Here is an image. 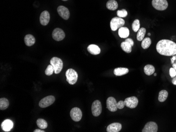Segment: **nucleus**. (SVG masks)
<instances>
[{
	"instance_id": "obj_1",
	"label": "nucleus",
	"mask_w": 176,
	"mask_h": 132,
	"mask_svg": "<svg viewBox=\"0 0 176 132\" xmlns=\"http://www.w3.org/2000/svg\"><path fill=\"white\" fill-rule=\"evenodd\" d=\"M156 49L157 52L162 55H176V43L172 40L165 39L161 40L157 43Z\"/></svg>"
},
{
	"instance_id": "obj_2",
	"label": "nucleus",
	"mask_w": 176,
	"mask_h": 132,
	"mask_svg": "<svg viewBox=\"0 0 176 132\" xmlns=\"http://www.w3.org/2000/svg\"><path fill=\"white\" fill-rule=\"evenodd\" d=\"M65 75L67 78V81L71 85L76 84L77 80L78 75L76 71L73 69H69L65 73Z\"/></svg>"
},
{
	"instance_id": "obj_3",
	"label": "nucleus",
	"mask_w": 176,
	"mask_h": 132,
	"mask_svg": "<svg viewBox=\"0 0 176 132\" xmlns=\"http://www.w3.org/2000/svg\"><path fill=\"white\" fill-rule=\"evenodd\" d=\"M50 64L53 66L55 70V74H59L63 69V62L58 57H54L50 60Z\"/></svg>"
},
{
	"instance_id": "obj_4",
	"label": "nucleus",
	"mask_w": 176,
	"mask_h": 132,
	"mask_svg": "<svg viewBox=\"0 0 176 132\" xmlns=\"http://www.w3.org/2000/svg\"><path fill=\"white\" fill-rule=\"evenodd\" d=\"M152 5L155 9L159 11L165 10L168 6L167 0H152Z\"/></svg>"
},
{
	"instance_id": "obj_5",
	"label": "nucleus",
	"mask_w": 176,
	"mask_h": 132,
	"mask_svg": "<svg viewBox=\"0 0 176 132\" xmlns=\"http://www.w3.org/2000/svg\"><path fill=\"white\" fill-rule=\"evenodd\" d=\"M125 24V20L121 18L115 17L111 19L110 22V27L111 30L115 31L119 28L122 27Z\"/></svg>"
},
{
	"instance_id": "obj_6",
	"label": "nucleus",
	"mask_w": 176,
	"mask_h": 132,
	"mask_svg": "<svg viewBox=\"0 0 176 132\" xmlns=\"http://www.w3.org/2000/svg\"><path fill=\"white\" fill-rule=\"evenodd\" d=\"M92 113L94 116H99L102 112V106L100 101L96 100L94 101L91 106Z\"/></svg>"
},
{
	"instance_id": "obj_7",
	"label": "nucleus",
	"mask_w": 176,
	"mask_h": 132,
	"mask_svg": "<svg viewBox=\"0 0 176 132\" xmlns=\"http://www.w3.org/2000/svg\"><path fill=\"white\" fill-rule=\"evenodd\" d=\"M55 97L53 96H48L42 99L39 102V106L41 108H47L55 102Z\"/></svg>"
},
{
	"instance_id": "obj_8",
	"label": "nucleus",
	"mask_w": 176,
	"mask_h": 132,
	"mask_svg": "<svg viewBox=\"0 0 176 132\" xmlns=\"http://www.w3.org/2000/svg\"><path fill=\"white\" fill-rule=\"evenodd\" d=\"M70 116L75 121H79L82 117V113L81 109L77 108H73L70 112Z\"/></svg>"
},
{
	"instance_id": "obj_9",
	"label": "nucleus",
	"mask_w": 176,
	"mask_h": 132,
	"mask_svg": "<svg viewBox=\"0 0 176 132\" xmlns=\"http://www.w3.org/2000/svg\"><path fill=\"white\" fill-rule=\"evenodd\" d=\"M125 106L130 109H134L138 104V100L135 96L128 97L125 100Z\"/></svg>"
},
{
	"instance_id": "obj_10",
	"label": "nucleus",
	"mask_w": 176,
	"mask_h": 132,
	"mask_svg": "<svg viewBox=\"0 0 176 132\" xmlns=\"http://www.w3.org/2000/svg\"><path fill=\"white\" fill-rule=\"evenodd\" d=\"M52 37L56 41H60L64 39L65 33L61 28H55L52 32Z\"/></svg>"
},
{
	"instance_id": "obj_11",
	"label": "nucleus",
	"mask_w": 176,
	"mask_h": 132,
	"mask_svg": "<svg viewBox=\"0 0 176 132\" xmlns=\"http://www.w3.org/2000/svg\"><path fill=\"white\" fill-rule=\"evenodd\" d=\"M107 108L110 111L114 112L117 111V103L116 99L113 97H110L107 100Z\"/></svg>"
},
{
	"instance_id": "obj_12",
	"label": "nucleus",
	"mask_w": 176,
	"mask_h": 132,
	"mask_svg": "<svg viewBox=\"0 0 176 132\" xmlns=\"http://www.w3.org/2000/svg\"><path fill=\"white\" fill-rule=\"evenodd\" d=\"M157 131L158 125L153 121H150L147 123L142 130L143 132H157Z\"/></svg>"
},
{
	"instance_id": "obj_13",
	"label": "nucleus",
	"mask_w": 176,
	"mask_h": 132,
	"mask_svg": "<svg viewBox=\"0 0 176 132\" xmlns=\"http://www.w3.org/2000/svg\"><path fill=\"white\" fill-rule=\"evenodd\" d=\"M57 11L59 15L64 19L66 20L69 19L70 17V12L67 7L64 6H59L57 9Z\"/></svg>"
},
{
	"instance_id": "obj_14",
	"label": "nucleus",
	"mask_w": 176,
	"mask_h": 132,
	"mask_svg": "<svg viewBox=\"0 0 176 132\" xmlns=\"http://www.w3.org/2000/svg\"><path fill=\"white\" fill-rule=\"evenodd\" d=\"M50 19V15L49 12L47 11H44L41 14L40 17V22L42 25L46 26L48 24Z\"/></svg>"
},
{
	"instance_id": "obj_15",
	"label": "nucleus",
	"mask_w": 176,
	"mask_h": 132,
	"mask_svg": "<svg viewBox=\"0 0 176 132\" xmlns=\"http://www.w3.org/2000/svg\"><path fill=\"white\" fill-rule=\"evenodd\" d=\"M122 129V125L119 123H113L110 124L107 127V131L108 132H118Z\"/></svg>"
},
{
	"instance_id": "obj_16",
	"label": "nucleus",
	"mask_w": 176,
	"mask_h": 132,
	"mask_svg": "<svg viewBox=\"0 0 176 132\" xmlns=\"http://www.w3.org/2000/svg\"><path fill=\"white\" fill-rule=\"evenodd\" d=\"M13 126V123L12 121L10 120H6L4 121H3L1 127H2L3 130L5 132H9L12 129Z\"/></svg>"
},
{
	"instance_id": "obj_17",
	"label": "nucleus",
	"mask_w": 176,
	"mask_h": 132,
	"mask_svg": "<svg viewBox=\"0 0 176 132\" xmlns=\"http://www.w3.org/2000/svg\"><path fill=\"white\" fill-rule=\"evenodd\" d=\"M88 51L92 55H98L100 53L101 49L99 46L95 44H91L88 46Z\"/></svg>"
},
{
	"instance_id": "obj_18",
	"label": "nucleus",
	"mask_w": 176,
	"mask_h": 132,
	"mask_svg": "<svg viewBox=\"0 0 176 132\" xmlns=\"http://www.w3.org/2000/svg\"><path fill=\"white\" fill-rule=\"evenodd\" d=\"M129 34V30L126 27H121L118 30V34L120 37L123 39H126L128 37Z\"/></svg>"
},
{
	"instance_id": "obj_19",
	"label": "nucleus",
	"mask_w": 176,
	"mask_h": 132,
	"mask_svg": "<svg viewBox=\"0 0 176 132\" xmlns=\"http://www.w3.org/2000/svg\"><path fill=\"white\" fill-rule=\"evenodd\" d=\"M24 42L27 46H32L35 42V37L32 35L28 34L25 36Z\"/></svg>"
},
{
	"instance_id": "obj_20",
	"label": "nucleus",
	"mask_w": 176,
	"mask_h": 132,
	"mask_svg": "<svg viewBox=\"0 0 176 132\" xmlns=\"http://www.w3.org/2000/svg\"><path fill=\"white\" fill-rule=\"evenodd\" d=\"M108 9L111 11H115L118 7V3L115 0H109L106 4Z\"/></svg>"
},
{
	"instance_id": "obj_21",
	"label": "nucleus",
	"mask_w": 176,
	"mask_h": 132,
	"mask_svg": "<svg viewBox=\"0 0 176 132\" xmlns=\"http://www.w3.org/2000/svg\"><path fill=\"white\" fill-rule=\"evenodd\" d=\"M129 72V70L125 67H118L115 69L114 74L116 76L124 75Z\"/></svg>"
},
{
	"instance_id": "obj_22",
	"label": "nucleus",
	"mask_w": 176,
	"mask_h": 132,
	"mask_svg": "<svg viewBox=\"0 0 176 132\" xmlns=\"http://www.w3.org/2000/svg\"><path fill=\"white\" fill-rule=\"evenodd\" d=\"M168 96V93L166 90H162L159 93L158 100L160 102H165Z\"/></svg>"
},
{
	"instance_id": "obj_23",
	"label": "nucleus",
	"mask_w": 176,
	"mask_h": 132,
	"mask_svg": "<svg viewBox=\"0 0 176 132\" xmlns=\"http://www.w3.org/2000/svg\"><path fill=\"white\" fill-rule=\"evenodd\" d=\"M144 73L147 75H151L153 74L155 72V68L153 65H146L144 67Z\"/></svg>"
},
{
	"instance_id": "obj_24",
	"label": "nucleus",
	"mask_w": 176,
	"mask_h": 132,
	"mask_svg": "<svg viewBox=\"0 0 176 132\" xmlns=\"http://www.w3.org/2000/svg\"><path fill=\"white\" fill-rule=\"evenodd\" d=\"M121 47L122 49H123V51L125 52L126 53H131V52L132 51V46L129 43L125 41L121 43Z\"/></svg>"
},
{
	"instance_id": "obj_25",
	"label": "nucleus",
	"mask_w": 176,
	"mask_h": 132,
	"mask_svg": "<svg viewBox=\"0 0 176 132\" xmlns=\"http://www.w3.org/2000/svg\"><path fill=\"white\" fill-rule=\"evenodd\" d=\"M9 102L6 98H1L0 99V109L1 110H5L9 107Z\"/></svg>"
},
{
	"instance_id": "obj_26",
	"label": "nucleus",
	"mask_w": 176,
	"mask_h": 132,
	"mask_svg": "<svg viewBox=\"0 0 176 132\" xmlns=\"http://www.w3.org/2000/svg\"><path fill=\"white\" fill-rule=\"evenodd\" d=\"M146 28H140L138 31L137 35V39L139 41H141L144 39V35L146 34Z\"/></svg>"
},
{
	"instance_id": "obj_27",
	"label": "nucleus",
	"mask_w": 176,
	"mask_h": 132,
	"mask_svg": "<svg viewBox=\"0 0 176 132\" xmlns=\"http://www.w3.org/2000/svg\"><path fill=\"white\" fill-rule=\"evenodd\" d=\"M37 126L41 129H46L48 127V123L46 121V120L42 119V118H39L37 121Z\"/></svg>"
},
{
	"instance_id": "obj_28",
	"label": "nucleus",
	"mask_w": 176,
	"mask_h": 132,
	"mask_svg": "<svg viewBox=\"0 0 176 132\" xmlns=\"http://www.w3.org/2000/svg\"><path fill=\"white\" fill-rule=\"evenodd\" d=\"M152 44V40L149 37H146L143 39L141 43V46L143 49H147Z\"/></svg>"
},
{
	"instance_id": "obj_29",
	"label": "nucleus",
	"mask_w": 176,
	"mask_h": 132,
	"mask_svg": "<svg viewBox=\"0 0 176 132\" xmlns=\"http://www.w3.org/2000/svg\"><path fill=\"white\" fill-rule=\"evenodd\" d=\"M140 24L139 19H135L132 24V30H134V32H138V30L140 29Z\"/></svg>"
},
{
	"instance_id": "obj_30",
	"label": "nucleus",
	"mask_w": 176,
	"mask_h": 132,
	"mask_svg": "<svg viewBox=\"0 0 176 132\" xmlns=\"http://www.w3.org/2000/svg\"><path fill=\"white\" fill-rule=\"evenodd\" d=\"M53 72H55V70H54L53 66L51 64H50V65H48V67L45 70V74L46 75L50 76L53 74Z\"/></svg>"
},
{
	"instance_id": "obj_31",
	"label": "nucleus",
	"mask_w": 176,
	"mask_h": 132,
	"mask_svg": "<svg viewBox=\"0 0 176 132\" xmlns=\"http://www.w3.org/2000/svg\"><path fill=\"white\" fill-rule=\"evenodd\" d=\"M117 15H118V17H119V18H125L128 15L127 11L125 9H123L122 10H119V11H117Z\"/></svg>"
},
{
	"instance_id": "obj_32",
	"label": "nucleus",
	"mask_w": 176,
	"mask_h": 132,
	"mask_svg": "<svg viewBox=\"0 0 176 132\" xmlns=\"http://www.w3.org/2000/svg\"><path fill=\"white\" fill-rule=\"evenodd\" d=\"M125 101L120 100V101L117 103V108L119 109H122L125 107Z\"/></svg>"
},
{
	"instance_id": "obj_33",
	"label": "nucleus",
	"mask_w": 176,
	"mask_h": 132,
	"mask_svg": "<svg viewBox=\"0 0 176 132\" xmlns=\"http://www.w3.org/2000/svg\"><path fill=\"white\" fill-rule=\"evenodd\" d=\"M169 74L170 75L171 77L174 78L176 76V70L174 68H170L169 70Z\"/></svg>"
},
{
	"instance_id": "obj_34",
	"label": "nucleus",
	"mask_w": 176,
	"mask_h": 132,
	"mask_svg": "<svg viewBox=\"0 0 176 132\" xmlns=\"http://www.w3.org/2000/svg\"><path fill=\"white\" fill-rule=\"evenodd\" d=\"M125 42H127L129 43V44H130L131 46H134V40H132V39H130V38H128V39H125Z\"/></svg>"
},
{
	"instance_id": "obj_35",
	"label": "nucleus",
	"mask_w": 176,
	"mask_h": 132,
	"mask_svg": "<svg viewBox=\"0 0 176 132\" xmlns=\"http://www.w3.org/2000/svg\"><path fill=\"white\" fill-rule=\"evenodd\" d=\"M34 132H44V130H42V129H37L34 130Z\"/></svg>"
},
{
	"instance_id": "obj_36",
	"label": "nucleus",
	"mask_w": 176,
	"mask_h": 132,
	"mask_svg": "<svg viewBox=\"0 0 176 132\" xmlns=\"http://www.w3.org/2000/svg\"><path fill=\"white\" fill-rule=\"evenodd\" d=\"M172 83H173V84L176 85V76L174 78H173Z\"/></svg>"
},
{
	"instance_id": "obj_37",
	"label": "nucleus",
	"mask_w": 176,
	"mask_h": 132,
	"mask_svg": "<svg viewBox=\"0 0 176 132\" xmlns=\"http://www.w3.org/2000/svg\"><path fill=\"white\" fill-rule=\"evenodd\" d=\"M173 67L174 68V69H176V63L173 64Z\"/></svg>"
},
{
	"instance_id": "obj_38",
	"label": "nucleus",
	"mask_w": 176,
	"mask_h": 132,
	"mask_svg": "<svg viewBox=\"0 0 176 132\" xmlns=\"http://www.w3.org/2000/svg\"><path fill=\"white\" fill-rule=\"evenodd\" d=\"M154 75L157 76V74H156V73H155V74H154Z\"/></svg>"
},
{
	"instance_id": "obj_39",
	"label": "nucleus",
	"mask_w": 176,
	"mask_h": 132,
	"mask_svg": "<svg viewBox=\"0 0 176 132\" xmlns=\"http://www.w3.org/2000/svg\"><path fill=\"white\" fill-rule=\"evenodd\" d=\"M151 35V34H150V33H148V35H149V36H150V35Z\"/></svg>"
},
{
	"instance_id": "obj_40",
	"label": "nucleus",
	"mask_w": 176,
	"mask_h": 132,
	"mask_svg": "<svg viewBox=\"0 0 176 132\" xmlns=\"http://www.w3.org/2000/svg\"><path fill=\"white\" fill-rule=\"evenodd\" d=\"M62 1H68V0H62Z\"/></svg>"
},
{
	"instance_id": "obj_41",
	"label": "nucleus",
	"mask_w": 176,
	"mask_h": 132,
	"mask_svg": "<svg viewBox=\"0 0 176 132\" xmlns=\"http://www.w3.org/2000/svg\"><path fill=\"white\" fill-rule=\"evenodd\" d=\"M175 70H176V69H175Z\"/></svg>"
}]
</instances>
